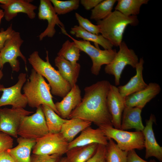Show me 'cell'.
<instances>
[{
	"label": "cell",
	"mask_w": 162,
	"mask_h": 162,
	"mask_svg": "<svg viewBox=\"0 0 162 162\" xmlns=\"http://www.w3.org/2000/svg\"><path fill=\"white\" fill-rule=\"evenodd\" d=\"M111 85L106 80L98 81L84 89L85 94L79 105L68 119L78 118L93 122L99 127L112 125L107 104V97Z\"/></svg>",
	"instance_id": "6da1fadb"
},
{
	"label": "cell",
	"mask_w": 162,
	"mask_h": 162,
	"mask_svg": "<svg viewBox=\"0 0 162 162\" xmlns=\"http://www.w3.org/2000/svg\"><path fill=\"white\" fill-rule=\"evenodd\" d=\"M46 61L39 56L38 52L34 51L28 58L29 62L36 72L45 77L49 82L51 92L55 95L63 98L70 90L71 87L62 76L58 70L50 63L48 52L46 51Z\"/></svg>",
	"instance_id": "7a4b0ae2"
},
{
	"label": "cell",
	"mask_w": 162,
	"mask_h": 162,
	"mask_svg": "<svg viewBox=\"0 0 162 162\" xmlns=\"http://www.w3.org/2000/svg\"><path fill=\"white\" fill-rule=\"evenodd\" d=\"M22 89L29 106L37 108L42 105H46L59 116L53 101L49 84L42 76L33 69H32L31 74L24 85Z\"/></svg>",
	"instance_id": "3957f363"
},
{
	"label": "cell",
	"mask_w": 162,
	"mask_h": 162,
	"mask_svg": "<svg viewBox=\"0 0 162 162\" xmlns=\"http://www.w3.org/2000/svg\"><path fill=\"white\" fill-rule=\"evenodd\" d=\"M138 23L137 16H126L115 10L104 19L97 21L96 24L99 27L101 35L117 47L122 41L127 26H136Z\"/></svg>",
	"instance_id": "277c9868"
},
{
	"label": "cell",
	"mask_w": 162,
	"mask_h": 162,
	"mask_svg": "<svg viewBox=\"0 0 162 162\" xmlns=\"http://www.w3.org/2000/svg\"><path fill=\"white\" fill-rule=\"evenodd\" d=\"M98 128L108 138L114 140L119 148L123 151L128 152L144 148V137L142 131H128L116 129L109 125L100 126Z\"/></svg>",
	"instance_id": "5b68a950"
},
{
	"label": "cell",
	"mask_w": 162,
	"mask_h": 162,
	"mask_svg": "<svg viewBox=\"0 0 162 162\" xmlns=\"http://www.w3.org/2000/svg\"><path fill=\"white\" fill-rule=\"evenodd\" d=\"M119 47V50L113 60L104 68L106 74L114 76L116 86L119 85L121 75L125 67L130 65L135 68L139 62L134 51L129 49L124 41H122Z\"/></svg>",
	"instance_id": "8992f818"
},
{
	"label": "cell",
	"mask_w": 162,
	"mask_h": 162,
	"mask_svg": "<svg viewBox=\"0 0 162 162\" xmlns=\"http://www.w3.org/2000/svg\"><path fill=\"white\" fill-rule=\"evenodd\" d=\"M49 133L41 105L35 113L22 119L17 131V135L20 137L36 140Z\"/></svg>",
	"instance_id": "52a82bcc"
},
{
	"label": "cell",
	"mask_w": 162,
	"mask_h": 162,
	"mask_svg": "<svg viewBox=\"0 0 162 162\" xmlns=\"http://www.w3.org/2000/svg\"><path fill=\"white\" fill-rule=\"evenodd\" d=\"M63 34L70 38L81 51L84 52L89 56L92 62L91 71L94 75H98L102 66L104 64L106 65L110 63L117 53L115 49L101 50L98 47L92 45L90 42L76 40L69 35L66 32Z\"/></svg>",
	"instance_id": "ba28073f"
},
{
	"label": "cell",
	"mask_w": 162,
	"mask_h": 162,
	"mask_svg": "<svg viewBox=\"0 0 162 162\" xmlns=\"http://www.w3.org/2000/svg\"><path fill=\"white\" fill-rule=\"evenodd\" d=\"M68 143L60 133H49L36 140L33 148V153L48 155L57 154L62 156L68 150Z\"/></svg>",
	"instance_id": "9c48e42d"
},
{
	"label": "cell",
	"mask_w": 162,
	"mask_h": 162,
	"mask_svg": "<svg viewBox=\"0 0 162 162\" xmlns=\"http://www.w3.org/2000/svg\"><path fill=\"white\" fill-rule=\"evenodd\" d=\"M19 32H15L5 41L3 49L0 52L2 64L8 63L13 71L18 72L20 70V62L17 58L20 57L25 65V69L28 71L27 60L21 52L20 47L23 42Z\"/></svg>",
	"instance_id": "30bf717a"
},
{
	"label": "cell",
	"mask_w": 162,
	"mask_h": 162,
	"mask_svg": "<svg viewBox=\"0 0 162 162\" xmlns=\"http://www.w3.org/2000/svg\"><path fill=\"white\" fill-rule=\"evenodd\" d=\"M22 108H0V132L15 138L22 119L33 113Z\"/></svg>",
	"instance_id": "8fae6325"
},
{
	"label": "cell",
	"mask_w": 162,
	"mask_h": 162,
	"mask_svg": "<svg viewBox=\"0 0 162 162\" xmlns=\"http://www.w3.org/2000/svg\"><path fill=\"white\" fill-rule=\"evenodd\" d=\"M26 74L21 73L18 76V80L14 85L8 88L3 86L0 88V92L2 94L0 98V107L10 105L13 108H25L27 104V99L21 91L26 81Z\"/></svg>",
	"instance_id": "7c38bea8"
},
{
	"label": "cell",
	"mask_w": 162,
	"mask_h": 162,
	"mask_svg": "<svg viewBox=\"0 0 162 162\" xmlns=\"http://www.w3.org/2000/svg\"><path fill=\"white\" fill-rule=\"evenodd\" d=\"M38 10V18L46 20L48 22L47 27L38 36L40 40L46 36L52 38L56 32L55 26L56 25L60 27L62 33L66 31L64 25L59 20L50 0H40Z\"/></svg>",
	"instance_id": "4fadbf2b"
},
{
	"label": "cell",
	"mask_w": 162,
	"mask_h": 162,
	"mask_svg": "<svg viewBox=\"0 0 162 162\" xmlns=\"http://www.w3.org/2000/svg\"><path fill=\"white\" fill-rule=\"evenodd\" d=\"M106 101L112 125L116 129H120L122 113L125 107L124 98L121 96L116 86L111 84Z\"/></svg>",
	"instance_id": "5bb4252c"
},
{
	"label": "cell",
	"mask_w": 162,
	"mask_h": 162,
	"mask_svg": "<svg viewBox=\"0 0 162 162\" xmlns=\"http://www.w3.org/2000/svg\"><path fill=\"white\" fill-rule=\"evenodd\" d=\"M161 90L159 84L150 82L144 89L125 97V107H137L142 109L148 103L160 93Z\"/></svg>",
	"instance_id": "9a60e30c"
},
{
	"label": "cell",
	"mask_w": 162,
	"mask_h": 162,
	"mask_svg": "<svg viewBox=\"0 0 162 162\" xmlns=\"http://www.w3.org/2000/svg\"><path fill=\"white\" fill-rule=\"evenodd\" d=\"M155 116L151 114L149 119L146 121V126L142 131L144 137V148L146 149L145 158L151 157L162 161V147L157 142L153 129V124L155 122Z\"/></svg>",
	"instance_id": "2e32d148"
},
{
	"label": "cell",
	"mask_w": 162,
	"mask_h": 162,
	"mask_svg": "<svg viewBox=\"0 0 162 162\" xmlns=\"http://www.w3.org/2000/svg\"><path fill=\"white\" fill-rule=\"evenodd\" d=\"M33 0H11L6 5H0L4 10V17L7 21H10L16 16L20 13L26 14L29 18L32 19L36 16L34 10L37 7L32 4Z\"/></svg>",
	"instance_id": "e0dca14e"
},
{
	"label": "cell",
	"mask_w": 162,
	"mask_h": 162,
	"mask_svg": "<svg viewBox=\"0 0 162 162\" xmlns=\"http://www.w3.org/2000/svg\"><path fill=\"white\" fill-rule=\"evenodd\" d=\"M108 139L98 128L93 129L90 126L83 130L75 139L68 143V150L73 148L87 146L94 143L106 146Z\"/></svg>",
	"instance_id": "ac0fdd59"
},
{
	"label": "cell",
	"mask_w": 162,
	"mask_h": 162,
	"mask_svg": "<svg viewBox=\"0 0 162 162\" xmlns=\"http://www.w3.org/2000/svg\"><path fill=\"white\" fill-rule=\"evenodd\" d=\"M82 99L81 90L76 84L61 101L55 104L60 117L65 119L68 118L72 112L80 103Z\"/></svg>",
	"instance_id": "d6986e66"
},
{
	"label": "cell",
	"mask_w": 162,
	"mask_h": 162,
	"mask_svg": "<svg viewBox=\"0 0 162 162\" xmlns=\"http://www.w3.org/2000/svg\"><path fill=\"white\" fill-rule=\"evenodd\" d=\"M143 58H140L135 68L136 74L131 77L125 85L119 86L118 91L121 96L124 98L126 97L145 88L148 85L144 81L142 75L144 63Z\"/></svg>",
	"instance_id": "ffe728a7"
},
{
	"label": "cell",
	"mask_w": 162,
	"mask_h": 162,
	"mask_svg": "<svg viewBox=\"0 0 162 162\" xmlns=\"http://www.w3.org/2000/svg\"><path fill=\"white\" fill-rule=\"evenodd\" d=\"M142 109L137 107H125L122 117L120 129L126 130L134 128L142 131L144 128L141 116Z\"/></svg>",
	"instance_id": "44dd1931"
},
{
	"label": "cell",
	"mask_w": 162,
	"mask_h": 162,
	"mask_svg": "<svg viewBox=\"0 0 162 162\" xmlns=\"http://www.w3.org/2000/svg\"><path fill=\"white\" fill-rule=\"evenodd\" d=\"M54 63L62 77L69 83L71 88L76 84L81 67L79 63L74 65L62 57L58 56L55 59Z\"/></svg>",
	"instance_id": "7402d4cb"
},
{
	"label": "cell",
	"mask_w": 162,
	"mask_h": 162,
	"mask_svg": "<svg viewBox=\"0 0 162 162\" xmlns=\"http://www.w3.org/2000/svg\"><path fill=\"white\" fill-rule=\"evenodd\" d=\"M18 145L7 150L16 162H31V152L36 143V140L20 136L17 139Z\"/></svg>",
	"instance_id": "603a6c76"
},
{
	"label": "cell",
	"mask_w": 162,
	"mask_h": 162,
	"mask_svg": "<svg viewBox=\"0 0 162 162\" xmlns=\"http://www.w3.org/2000/svg\"><path fill=\"white\" fill-rule=\"evenodd\" d=\"M92 122L78 118L68 119L61 128L60 133L68 143L83 130L90 126Z\"/></svg>",
	"instance_id": "cb8c5ba5"
},
{
	"label": "cell",
	"mask_w": 162,
	"mask_h": 162,
	"mask_svg": "<svg viewBox=\"0 0 162 162\" xmlns=\"http://www.w3.org/2000/svg\"><path fill=\"white\" fill-rule=\"evenodd\" d=\"M98 145L94 143L68 150L66 153V162H86L94 154Z\"/></svg>",
	"instance_id": "d4e9b609"
},
{
	"label": "cell",
	"mask_w": 162,
	"mask_h": 162,
	"mask_svg": "<svg viewBox=\"0 0 162 162\" xmlns=\"http://www.w3.org/2000/svg\"><path fill=\"white\" fill-rule=\"evenodd\" d=\"M70 33L77 38H82L83 40L93 42L96 44V47H98V45H99L104 49L109 50L112 49L114 46L102 35L96 34L88 32L79 26L75 25L71 28Z\"/></svg>",
	"instance_id": "484cf974"
},
{
	"label": "cell",
	"mask_w": 162,
	"mask_h": 162,
	"mask_svg": "<svg viewBox=\"0 0 162 162\" xmlns=\"http://www.w3.org/2000/svg\"><path fill=\"white\" fill-rule=\"evenodd\" d=\"M49 133H59L63 124L68 120L62 118L51 107L45 104L41 105Z\"/></svg>",
	"instance_id": "4316f807"
},
{
	"label": "cell",
	"mask_w": 162,
	"mask_h": 162,
	"mask_svg": "<svg viewBox=\"0 0 162 162\" xmlns=\"http://www.w3.org/2000/svg\"><path fill=\"white\" fill-rule=\"evenodd\" d=\"M115 9L126 16H136L142 5L146 4L148 0H118Z\"/></svg>",
	"instance_id": "83f0119b"
},
{
	"label": "cell",
	"mask_w": 162,
	"mask_h": 162,
	"mask_svg": "<svg viewBox=\"0 0 162 162\" xmlns=\"http://www.w3.org/2000/svg\"><path fill=\"white\" fill-rule=\"evenodd\" d=\"M106 146V162H127L128 152L120 148L113 139L108 138Z\"/></svg>",
	"instance_id": "f1b7e54d"
},
{
	"label": "cell",
	"mask_w": 162,
	"mask_h": 162,
	"mask_svg": "<svg viewBox=\"0 0 162 162\" xmlns=\"http://www.w3.org/2000/svg\"><path fill=\"white\" fill-rule=\"evenodd\" d=\"M81 51L74 42L66 40L57 53V56L62 57L74 65H76L80 56Z\"/></svg>",
	"instance_id": "f546056e"
},
{
	"label": "cell",
	"mask_w": 162,
	"mask_h": 162,
	"mask_svg": "<svg viewBox=\"0 0 162 162\" xmlns=\"http://www.w3.org/2000/svg\"><path fill=\"white\" fill-rule=\"evenodd\" d=\"M116 0H102L92 10L90 18L96 22L104 19L112 12Z\"/></svg>",
	"instance_id": "4dcf8cb0"
},
{
	"label": "cell",
	"mask_w": 162,
	"mask_h": 162,
	"mask_svg": "<svg viewBox=\"0 0 162 162\" xmlns=\"http://www.w3.org/2000/svg\"><path fill=\"white\" fill-rule=\"evenodd\" d=\"M53 5L56 13L58 15L64 14L78 8L79 6V0L60 1L50 0Z\"/></svg>",
	"instance_id": "1f68e13d"
},
{
	"label": "cell",
	"mask_w": 162,
	"mask_h": 162,
	"mask_svg": "<svg viewBox=\"0 0 162 162\" xmlns=\"http://www.w3.org/2000/svg\"><path fill=\"white\" fill-rule=\"evenodd\" d=\"M76 18L78 22L79 26L86 31L96 34L100 33L99 27L92 23L88 20L84 18L77 13H75Z\"/></svg>",
	"instance_id": "d6a6232c"
},
{
	"label": "cell",
	"mask_w": 162,
	"mask_h": 162,
	"mask_svg": "<svg viewBox=\"0 0 162 162\" xmlns=\"http://www.w3.org/2000/svg\"><path fill=\"white\" fill-rule=\"evenodd\" d=\"M62 156L57 154L50 155L36 154L31 156V162H59Z\"/></svg>",
	"instance_id": "836d02e7"
},
{
	"label": "cell",
	"mask_w": 162,
	"mask_h": 162,
	"mask_svg": "<svg viewBox=\"0 0 162 162\" xmlns=\"http://www.w3.org/2000/svg\"><path fill=\"white\" fill-rule=\"evenodd\" d=\"M14 140L9 135L0 132V152L12 148Z\"/></svg>",
	"instance_id": "e575fe53"
},
{
	"label": "cell",
	"mask_w": 162,
	"mask_h": 162,
	"mask_svg": "<svg viewBox=\"0 0 162 162\" xmlns=\"http://www.w3.org/2000/svg\"><path fill=\"white\" fill-rule=\"evenodd\" d=\"M15 32L13 29L11 24L5 30L3 28H1L0 31V52L3 48L6 40L11 37Z\"/></svg>",
	"instance_id": "d590c367"
},
{
	"label": "cell",
	"mask_w": 162,
	"mask_h": 162,
	"mask_svg": "<svg viewBox=\"0 0 162 162\" xmlns=\"http://www.w3.org/2000/svg\"><path fill=\"white\" fill-rule=\"evenodd\" d=\"M106 152V146L98 144L94 154L86 162H100L105 158Z\"/></svg>",
	"instance_id": "8d00e7d4"
},
{
	"label": "cell",
	"mask_w": 162,
	"mask_h": 162,
	"mask_svg": "<svg viewBox=\"0 0 162 162\" xmlns=\"http://www.w3.org/2000/svg\"><path fill=\"white\" fill-rule=\"evenodd\" d=\"M127 162H158L154 159L151 160L149 161H146L140 157L134 150L128 152Z\"/></svg>",
	"instance_id": "74e56055"
},
{
	"label": "cell",
	"mask_w": 162,
	"mask_h": 162,
	"mask_svg": "<svg viewBox=\"0 0 162 162\" xmlns=\"http://www.w3.org/2000/svg\"><path fill=\"white\" fill-rule=\"evenodd\" d=\"M103 0H81V4L87 10L93 9Z\"/></svg>",
	"instance_id": "f35d334b"
},
{
	"label": "cell",
	"mask_w": 162,
	"mask_h": 162,
	"mask_svg": "<svg viewBox=\"0 0 162 162\" xmlns=\"http://www.w3.org/2000/svg\"><path fill=\"white\" fill-rule=\"evenodd\" d=\"M0 162H16L7 150L0 152Z\"/></svg>",
	"instance_id": "ab89813d"
},
{
	"label": "cell",
	"mask_w": 162,
	"mask_h": 162,
	"mask_svg": "<svg viewBox=\"0 0 162 162\" xmlns=\"http://www.w3.org/2000/svg\"><path fill=\"white\" fill-rule=\"evenodd\" d=\"M3 67V65L2 64V60L0 53V80L2 78L3 75V73L2 70Z\"/></svg>",
	"instance_id": "60d3db41"
},
{
	"label": "cell",
	"mask_w": 162,
	"mask_h": 162,
	"mask_svg": "<svg viewBox=\"0 0 162 162\" xmlns=\"http://www.w3.org/2000/svg\"><path fill=\"white\" fill-rule=\"evenodd\" d=\"M11 0H0V3L2 5H6L9 3Z\"/></svg>",
	"instance_id": "b9f144b4"
},
{
	"label": "cell",
	"mask_w": 162,
	"mask_h": 162,
	"mask_svg": "<svg viewBox=\"0 0 162 162\" xmlns=\"http://www.w3.org/2000/svg\"><path fill=\"white\" fill-rule=\"evenodd\" d=\"M4 17V10L0 9V24L2 19Z\"/></svg>",
	"instance_id": "7bdbcfd3"
},
{
	"label": "cell",
	"mask_w": 162,
	"mask_h": 162,
	"mask_svg": "<svg viewBox=\"0 0 162 162\" xmlns=\"http://www.w3.org/2000/svg\"><path fill=\"white\" fill-rule=\"evenodd\" d=\"M59 162H66V157H62Z\"/></svg>",
	"instance_id": "ee69618b"
},
{
	"label": "cell",
	"mask_w": 162,
	"mask_h": 162,
	"mask_svg": "<svg viewBox=\"0 0 162 162\" xmlns=\"http://www.w3.org/2000/svg\"><path fill=\"white\" fill-rule=\"evenodd\" d=\"M100 162H106V160L105 159V158L101 160Z\"/></svg>",
	"instance_id": "f6af8a7d"
},
{
	"label": "cell",
	"mask_w": 162,
	"mask_h": 162,
	"mask_svg": "<svg viewBox=\"0 0 162 162\" xmlns=\"http://www.w3.org/2000/svg\"><path fill=\"white\" fill-rule=\"evenodd\" d=\"M2 86V85H1L0 84V88Z\"/></svg>",
	"instance_id": "bcb514c9"
}]
</instances>
